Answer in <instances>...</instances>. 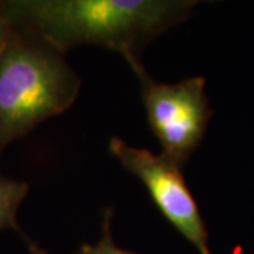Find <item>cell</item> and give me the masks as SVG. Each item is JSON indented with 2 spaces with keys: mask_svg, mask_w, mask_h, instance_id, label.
<instances>
[{
  "mask_svg": "<svg viewBox=\"0 0 254 254\" xmlns=\"http://www.w3.org/2000/svg\"><path fill=\"white\" fill-rule=\"evenodd\" d=\"M10 31H11V24H10L9 18L4 16V13L0 9V55L6 47Z\"/></svg>",
  "mask_w": 254,
  "mask_h": 254,
  "instance_id": "52a82bcc",
  "label": "cell"
},
{
  "mask_svg": "<svg viewBox=\"0 0 254 254\" xmlns=\"http://www.w3.org/2000/svg\"><path fill=\"white\" fill-rule=\"evenodd\" d=\"M30 250H31V254H46L40 247H37L34 245H30Z\"/></svg>",
  "mask_w": 254,
  "mask_h": 254,
  "instance_id": "ba28073f",
  "label": "cell"
},
{
  "mask_svg": "<svg viewBox=\"0 0 254 254\" xmlns=\"http://www.w3.org/2000/svg\"><path fill=\"white\" fill-rule=\"evenodd\" d=\"M190 0H17L0 1L14 27L24 28L65 53L93 44L125 60L140 58L153 38L188 18Z\"/></svg>",
  "mask_w": 254,
  "mask_h": 254,
  "instance_id": "6da1fadb",
  "label": "cell"
},
{
  "mask_svg": "<svg viewBox=\"0 0 254 254\" xmlns=\"http://www.w3.org/2000/svg\"><path fill=\"white\" fill-rule=\"evenodd\" d=\"M81 79L64 53L11 26L0 55V151L46 119L72 106Z\"/></svg>",
  "mask_w": 254,
  "mask_h": 254,
  "instance_id": "7a4b0ae2",
  "label": "cell"
},
{
  "mask_svg": "<svg viewBox=\"0 0 254 254\" xmlns=\"http://www.w3.org/2000/svg\"><path fill=\"white\" fill-rule=\"evenodd\" d=\"M109 151L144 184L164 218L195 246L198 253L210 254L208 230L181 168L164 154H153L147 148L128 145L119 137L110 138Z\"/></svg>",
  "mask_w": 254,
  "mask_h": 254,
  "instance_id": "277c9868",
  "label": "cell"
},
{
  "mask_svg": "<svg viewBox=\"0 0 254 254\" xmlns=\"http://www.w3.org/2000/svg\"><path fill=\"white\" fill-rule=\"evenodd\" d=\"M27 192L28 184L0 175V229H18L17 210Z\"/></svg>",
  "mask_w": 254,
  "mask_h": 254,
  "instance_id": "5b68a950",
  "label": "cell"
},
{
  "mask_svg": "<svg viewBox=\"0 0 254 254\" xmlns=\"http://www.w3.org/2000/svg\"><path fill=\"white\" fill-rule=\"evenodd\" d=\"M126 61L140 81L147 120L163 154L181 168L200 144L212 118L205 79L193 76L160 83L148 75L140 58Z\"/></svg>",
  "mask_w": 254,
  "mask_h": 254,
  "instance_id": "3957f363",
  "label": "cell"
},
{
  "mask_svg": "<svg viewBox=\"0 0 254 254\" xmlns=\"http://www.w3.org/2000/svg\"><path fill=\"white\" fill-rule=\"evenodd\" d=\"M110 220H112V209H105L103 220H102V237L96 245L82 246L81 254H134L116 246L110 232Z\"/></svg>",
  "mask_w": 254,
  "mask_h": 254,
  "instance_id": "8992f818",
  "label": "cell"
}]
</instances>
